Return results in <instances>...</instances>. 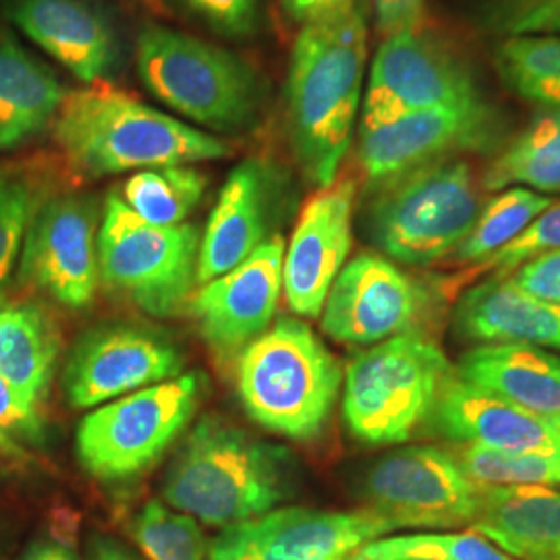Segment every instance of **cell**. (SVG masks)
I'll use <instances>...</instances> for the list:
<instances>
[{
  "mask_svg": "<svg viewBox=\"0 0 560 560\" xmlns=\"http://www.w3.org/2000/svg\"><path fill=\"white\" fill-rule=\"evenodd\" d=\"M486 191L525 187L560 194V110H541L509 141L481 175Z\"/></svg>",
  "mask_w": 560,
  "mask_h": 560,
  "instance_id": "cell-27",
  "label": "cell"
},
{
  "mask_svg": "<svg viewBox=\"0 0 560 560\" xmlns=\"http://www.w3.org/2000/svg\"><path fill=\"white\" fill-rule=\"evenodd\" d=\"M59 349V330L40 305H0V376L38 407L52 386Z\"/></svg>",
  "mask_w": 560,
  "mask_h": 560,
  "instance_id": "cell-26",
  "label": "cell"
},
{
  "mask_svg": "<svg viewBox=\"0 0 560 560\" xmlns=\"http://www.w3.org/2000/svg\"><path fill=\"white\" fill-rule=\"evenodd\" d=\"M504 125L499 110L481 96L420 110L372 131H360L361 173L368 189L436 162L499 145Z\"/></svg>",
  "mask_w": 560,
  "mask_h": 560,
  "instance_id": "cell-14",
  "label": "cell"
},
{
  "mask_svg": "<svg viewBox=\"0 0 560 560\" xmlns=\"http://www.w3.org/2000/svg\"><path fill=\"white\" fill-rule=\"evenodd\" d=\"M430 430L455 444L509 455L560 453V428L460 381L457 372L442 393Z\"/></svg>",
  "mask_w": 560,
  "mask_h": 560,
  "instance_id": "cell-21",
  "label": "cell"
},
{
  "mask_svg": "<svg viewBox=\"0 0 560 560\" xmlns=\"http://www.w3.org/2000/svg\"><path fill=\"white\" fill-rule=\"evenodd\" d=\"M444 298L439 279H418L386 256L360 254L335 280L322 307V330L349 347L423 335Z\"/></svg>",
  "mask_w": 560,
  "mask_h": 560,
  "instance_id": "cell-10",
  "label": "cell"
},
{
  "mask_svg": "<svg viewBox=\"0 0 560 560\" xmlns=\"http://www.w3.org/2000/svg\"><path fill=\"white\" fill-rule=\"evenodd\" d=\"M20 560H80L78 552L57 538H36L32 541Z\"/></svg>",
  "mask_w": 560,
  "mask_h": 560,
  "instance_id": "cell-42",
  "label": "cell"
},
{
  "mask_svg": "<svg viewBox=\"0 0 560 560\" xmlns=\"http://www.w3.org/2000/svg\"><path fill=\"white\" fill-rule=\"evenodd\" d=\"M457 378L560 428V358L529 345H478Z\"/></svg>",
  "mask_w": 560,
  "mask_h": 560,
  "instance_id": "cell-23",
  "label": "cell"
},
{
  "mask_svg": "<svg viewBox=\"0 0 560 560\" xmlns=\"http://www.w3.org/2000/svg\"><path fill=\"white\" fill-rule=\"evenodd\" d=\"M65 90L50 67L0 30V152L38 138L57 117Z\"/></svg>",
  "mask_w": 560,
  "mask_h": 560,
  "instance_id": "cell-25",
  "label": "cell"
},
{
  "mask_svg": "<svg viewBox=\"0 0 560 560\" xmlns=\"http://www.w3.org/2000/svg\"><path fill=\"white\" fill-rule=\"evenodd\" d=\"M550 252H560V201H552L517 240L511 241L501 252L492 254L480 264L469 266L465 272L451 279H439V284L444 295H455L463 284L478 277H509L521 264Z\"/></svg>",
  "mask_w": 560,
  "mask_h": 560,
  "instance_id": "cell-34",
  "label": "cell"
},
{
  "mask_svg": "<svg viewBox=\"0 0 560 560\" xmlns=\"http://www.w3.org/2000/svg\"><path fill=\"white\" fill-rule=\"evenodd\" d=\"M136 62L150 94L185 119L214 131H241L260 117V73L214 44L152 25L138 38Z\"/></svg>",
  "mask_w": 560,
  "mask_h": 560,
  "instance_id": "cell-7",
  "label": "cell"
},
{
  "mask_svg": "<svg viewBox=\"0 0 560 560\" xmlns=\"http://www.w3.org/2000/svg\"><path fill=\"white\" fill-rule=\"evenodd\" d=\"M368 25L360 7L337 20L305 25L289 62L284 119L305 179L337 180L360 115Z\"/></svg>",
  "mask_w": 560,
  "mask_h": 560,
  "instance_id": "cell-1",
  "label": "cell"
},
{
  "mask_svg": "<svg viewBox=\"0 0 560 560\" xmlns=\"http://www.w3.org/2000/svg\"><path fill=\"white\" fill-rule=\"evenodd\" d=\"M101 214L90 196L38 203L21 247L20 280L67 310L88 307L98 291Z\"/></svg>",
  "mask_w": 560,
  "mask_h": 560,
  "instance_id": "cell-15",
  "label": "cell"
},
{
  "mask_svg": "<svg viewBox=\"0 0 560 560\" xmlns=\"http://www.w3.org/2000/svg\"><path fill=\"white\" fill-rule=\"evenodd\" d=\"M497 67L520 98L544 110H560V36H511L497 52Z\"/></svg>",
  "mask_w": 560,
  "mask_h": 560,
  "instance_id": "cell-30",
  "label": "cell"
},
{
  "mask_svg": "<svg viewBox=\"0 0 560 560\" xmlns=\"http://www.w3.org/2000/svg\"><path fill=\"white\" fill-rule=\"evenodd\" d=\"M206 185V175L189 164L162 166L129 177L119 196L141 221L177 226L185 224V219L200 206Z\"/></svg>",
  "mask_w": 560,
  "mask_h": 560,
  "instance_id": "cell-28",
  "label": "cell"
},
{
  "mask_svg": "<svg viewBox=\"0 0 560 560\" xmlns=\"http://www.w3.org/2000/svg\"><path fill=\"white\" fill-rule=\"evenodd\" d=\"M200 243L196 224L141 221L113 191L98 226L101 280L150 316H175L198 282Z\"/></svg>",
  "mask_w": 560,
  "mask_h": 560,
  "instance_id": "cell-9",
  "label": "cell"
},
{
  "mask_svg": "<svg viewBox=\"0 0 560 560\" xmlns=\"http://www.w3.org/2000/svg\"><path fill=\"white\" fill-rule=\"evenodd\" d=\"M298 486L293 457L233 421L203 416L162 481L168 506L210 527H233L279 509Z\"/></svg>",
  "mask_w": 560,
  "mask_h": 560,
  "instance_id": "cell-2",
  "label": "cell"
},
{
  "mask_svg": "<svg viewBox=\"0 0 560 560\" xmlns=\"http://www.w3.org/2000/svg\"><path fill=\"white\" fill-rule=\"evenodd\" d=\"M457 337L478 345H529L560 351V307L490 277L463 291L453 312Z\"/></svg>",
  "mask_w": 560,
  "mask_h": 560,
  "instance_id": "cell-22",
  "label": "cell"
},
{
  "mask_svg": "<svg viewBox=\"0 0 560 560\" xmlns=\"http://www.w3.org/2000/svg\"><path fill=\"white\" fill-rule=\"evenodd\" d=\"M88 560H138L119 541L108 536H92L88 544Z\"/></svg>",
  "mask_w": 560,
  "mask_h": 560,
  "instance_id": "cell-43",
  "label": "cell"
},
{
  "mask_svg": "<svg viewBox=\"0 0 560 560\" xmlns=\"http://www.w3.org/2000/svg\"><path fill=\"white\" fill-rule=\"evenodd\" d=\"M4 4H7V0H0V13L4 11Z\"/></svg>",
  "mask_w": 560,
  "mask_h": 560,
  "instance_id": "cell-44",
  "label": "cell"
},
{
  "mask_svg": "<svg viewBox=\"0 0 560 560\" xmlns=\"http://www.w3.org/2000/svg\"><path fill=\"white\" fill-rule=\"evenodd\" d=\"M55 141L85 177L221 161L231 145L143 104L106 81L65 92Z\"/></svg>",
  "mask_w": 560,
  "mask_h": 560,
  "instance_id": "cell-3",
  "label": "cell"
},
{
  "mask_svg": "<svg viewBox=\"0 0 560 560\" xmlns=\"http://www.w3.org/2000/svg\"><path fill=\"white\" fill-rule=\"evenodd\" d=\"M463 471L483 486H555L560 483V453L509 455L471 444H453Z\"/></svg>",
  "mask_w": 560,
  "mask_h": 560,
  "instance_id": "cell-33",
  "label": "cell"
},
{
  "mask_svg": "<svg viewBox=\"0 0 560 560\" xmlns=\"http://www.w3.org/2000/svg\"><path fill=\"white\" fill-rule=\"evenodd\" d=\"M471 529L515 560L560 559V492L550 486H483Z\"/></svg>",
  "mask_w": 560,
  "mask_h": 560,
  "instance_id": "cell-24",
  "label": "cell"
},
{
  "mask_svg": "<svg viewBox=\"0 0 560 560\" xmlns=\"http://www.w3.org/2000/svg\"><path fill=\"white\" fill-rule=\"evenodd\" d=\"M502 30L511 36H560V0H523L520 7L504 15Z\"/></svg>",
  "mask_w": 560,
  "mask_h": 560,
  "instance_id": "cell-40",
  "label": "cell"
},
{
  "mask_svg": "<svg viewBox=\"0 0 560 560\" xmlns=\"http://www.w3.org/2000/svg\"><path fill=\"white\" fill-rule=\"evenodd\" d=\"M511 280L525 293L560 307V252H550L521 264Z\"/></svg>",
  "mask_w": 560,
  "mask_h": 560,
  "instance_id": "cell-38",
  "label": "cell"
},
{
  "mask_svg": "<svg viewBox=\"0 0 560 560\" xmlns=\"http://www.w3.org/2000/svg\"><path fill=\"white\" fill-rule=\"evenodd\" d=\"M4 13L48 57L88 85L117 67V36L88 0H7Z\"/></svg>",
  "mask_w": 560,
  "mask_h": 560,
  "instance_id": "cell-20",
  "label": "cell"
},
{
  "mask_svg": "<svg viewBox=\"0 0 560 560\" xmlns=\"http://www.w3.org/2000/svg\"><path fill=\"white\" fill-rule=\"evenodd\" d=\"M393 532L399 525L370 506H282L222 529L208 546V560H349L368 541Z\"/></svg>",
  "mask_w": 560,
  "mask_h": 560,
  "instance_id": "cell-13",
  "label": "cell"
},
{
  "mask_svg": "<svg viewBox=\"0 0 560 560\" xmlns=\"http://www.w3.org/2000/svg\"><path fill=\"white\" fill-rule=\"evenodd\" d=\"M368 506L399 529L471 527L481 483L471 480L451 448L405 446L376 460L361 483Z\"/></svg>",
  "mask_w": 560,
  "mask_h": 560,
  "instance_id": "cell-12",
  "label": "cell"
},
{
  "mask_svg": "<svg viewBox=\"0 0 560 560\" xmlns=\"http://www.w3.org/2000/svg\"><path fill=\"white\" fill-rule=\"evenodd\" d=\"M131 536L148 560H208L200 523L166 502H148L131 523Z\"/></svg>",
  "mask_w": 560,
  "mask_h": 560,
  "instance_id": "cell-32",
  "label": "cell"
},
{
  "mask_svg": "<svg viewBox=\"0 0 560 560\" xmlns=\"http://www.w3.org/2000/svg\"><path fill=\"white\" fill-rule=\"evenodd\" d=\"M355 194L353 180H335L301 208L282 261V295L301 318L320 316L351 252Z\"/></svg>",
  "mask_w": 560,
  "mask_h": 560,
  "instance_id": "cell-19",
  "label": "cell"
},
{
  "mask_svg": "<svg viewBox=\"0 0 560 560\" xmlns=\"http://www.w3.org/2000/svg\"><path fill=\"white\" fill-rule=\"evenodd\" d=\"M469 65L423 25L386 36L374 57L361 104L360 131L407 115L478 98Z\"/></svg>",
  "mask_w": 560,
  "mask_h": 560,
  "instance_id": "cell-11",
  "label": "cell"
},
{
  "mask_svg": "<svg viewBox=\"0 0 560 560\" xmlns=\"http://www.w3.org/2000/svg\"><path fill=\"white\" fill-rule=\"evenodd\" d=\"M38 203L27 180L0 179V287L20 260L25 231Z\"/></svg>",
  "mask_w": 560,
  "mask_h": 560,
  "instance_id": "cell-35",
  "label": "cell"
},
{
  "mask_svg": "<svg viewBox=\"0 0 560 560\" xmlns=\"http://www.w3.org/2000/svg\"><path fill=\"white\" fill-rule=\"evenodd\" d=\"M282 4L287 15L303 27L337 20L358 7L355 0H282Z\"/></svg>",
  "mask_w": 560,
  "mask_h": 560,
  "instance_id": "cell-41",
  "label": "cell"
},
{
  "mask_svg": "<svg viewBox=\"0 0 560 560\" xmlns=\"http://www.w3.org/2000/svg\"><path fill=\"white\" fill-rule=\"evenodd\" d=\"M342 386L339 360L301 320L272 324L240 355L237 393L247 416L291 441L320 436Z\"/></svg>",
  "mask_w": 560,
  "mask_h": 560,
  "instance_id": "cell-4",
  "label": "cell"
},
{
  "mask_svg": "<svg viewBox=\"0 0 560 560\" xmlns=\"http://www.w3.org/2000/svg\"><path fill=\"white\" fill-rule=\"evenodd\" d=\"M550 203V198L525 187L502 189L499 196L483 201L471 231L446 261L469 268L490 258L517 240Z\"/></svg>",
  "mask_w": 560,
  "mask_h": 560,
  "instance_id": "cell-29",
  "label": "cell"
},
{
  "mask_svg": "<svg viewBox=\"0 0 560 560\" xmlns=\"http://www.w3.org/2000/svg\"><path fill=\"white\" fill-rule=\"evenodd\" d=\"M293 201V185L275 162L247 159L237 164L201 235L198 284L219 279L279 235Z\"/></svg>",
  "mask_w": 560,
  "mask_h": 560,
  "instance_id": "cell-17",
  "label": "cell"
},
{
  "mask_svg": "<svg viewBox=\"0 0 560 560\" xmlns=\"http://www.w3.org/2000/svg\"><path fill=\"white\" fill-rule=\"evenodd\" d=\"M455 368L428 335H402L355 353L345 368L342 418L353 439L393 446L432 425Z\"/></svg>",
  "mask_w": 560,
  "mask_h": 560,
  "instance_id": "cell-5",
  "label": "cell"
},
{
  "mask_svg": "<svg viewBox=\"0 0 560 560\" xmlns=\"http://www.w3.org/2000/svg\"><path fill=\"white\" fill-rule=\"evenodd\" d=\"M194 15L226 38H249L260 30V0H183Z\"/></svg>",
  "mask_w": 560,
  "mask_h": 560,
  "instance_id": "cell-37",
  "label": "cell"
},
{
  "mask_svg": "<svg viewBox=\"0 0 560 560\" xmlns=\"http://www.w3.org/2000/svg\"><path fill=\"white\" fill-rule=\"evenodd\" d=\"M363 229L388 260L428 268L448 260L483 206V187L465 159L436 162L370 189Z\"/></svg>",
  "mask_w": 560,
  "mask_h": 560,
  "instance_id": "cell-6",
  "label": "cell"
},
{
  "mask_svg": "<svg viewBox=\"0 0 560 560\" xmlns=\"http://www.w3.org/2000/svg\"><path fill=\"white\" fill-rule=\"evenodd\" d=\"M363 18L370 15L382 36L416 30L425 20L423 0H361Z\"/></svg>",
  "mask_w": 560,
  "mask_h": 560,
  "instance_id": "cell-39",
  "label": "cell"
},
{
  "mask_svg": "<svg viewBox=\"0 0 560 560\" xmlns=\"http://www.w3.org/2000/svg\"><path fill=\"white\" fill-rule=\"evenodd\" d=\"M44 441L40 407L0 376V455L25 459Z\"/></svg>",
  "mask_w": 560,
  "mask_h": 560,
  "instance_id": "cell-36",
  "label": "cell"
},
{
  "mask_svg": "<svg viewBox=\"0 0 560 560\" xmlns=\"http://www.w3.org/2000/svg\"><path fill=\"white\" fill-rule=\"evenodd\" d=\"M282 261L284 240L275 235L194 295V318L217 358L235 360L270 328L282 295Z\"/></svg>",
  "mask_w": 560,
  "mask_h": 560,
  "instance_id": "cell-18",
  "label": "cell"
},
{
  "mask_svg": "<svg viewBox=\"0 0 560 560\" xmlns=\"http://www.w3.org/2000/svg\"><path fill=\"white\" fill-rule=\"evenodd\" d=\"M349 560H515L478 532H421L368 541Z\"/></svg>",
  "mask_w": 560,
  "mask_h": 560,
  "instance_id": "cell-31",
  "label": "cell"
},
{
  "mask_svg": "<svg viewBox=\"0 0 560 560\" xmlns=\"http://www.w3.org/2000/svg\"><path fill=\"white\" fill-rule=\"evenodd\" d=\"M203 390L200 372H185L96 407L75 434L81 467L104 483L140 478L194 421Z\"/></svg>",
  "mask_w": 560,
  "mask_h": 560,
  "instance_id": "cell-8",
  "label": "cell"
},
{
  "mask_svg": "<svg viewBox=\"0 0 560 560\" xmlns=\"http://www.w3.org/2000/svg\"><path fill=\"white\" fill-rule=\"evenodd\" d=\"M550 560H560V559H550Z\"/></svg>",
  "mask_w": 560,
  "mask_h": 560,
  "instance_id": "cell-46",
  "label": "cell"
},
{
  "mask_svg": "<svg viewBox=\"0 0 560 560\" xmlns=\"http://www.w3.org/2000/svg\"><path fill=\"white\" fill-rule=\"evenodd\" d=\"M185 358L161 332L110 324L85 332L62 372V388L75 409H96L141 388L177 378Z\"/></svg>",
  "mask_w": 560,
  "mask_h": 560,
  "instance_id": "cell-16",
  "label": "cell"
},
{
  "mask_svg": "<svg viewBox=\"0 0 560 560\" xmlns=\"http://www.w3.org/2000/svg\"><path fill=\"white\" fill-rule=\"evenodd\" d=\"M4 559V552H2V544H0V560Z\"/></svg>",
  "mask_w": 560,
  "mask_h": 560,
  "instance_id": "cell-45",
  "label": "cell"
}]
</instances>
